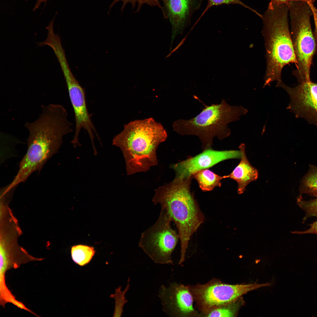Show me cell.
<instances>
[{"label":"cell","instance_id":"14","mask_svg":"<svg viewBox=\"0 0 317 317\" xmlns=\"http://www.w3.org/2000/svg\"><path fill=\"white\" fill-rule=\"evenodd\" d=\"M197 181L200 188L204 191H210L221 186L223 176L218 175L208 169L200 170L192 176Z\"/></svg>","mask_w":317,"mask_h":317},{"label":"cell","instance_id":"10","mask_svg":"<svg viewBox=\"0 0 317 317\" xmlns=\"http://www.w3.org/2000/svg\"><path fill=\"white\" fill-rule=\"evenodd\" d=\"M241 156L240 151H218L211 148L203 150L195 156L173 164L171 167L175 172V178H192L193 175L199 171L212 167L224 160L240 158Z\"/></svg>","mask_w":317,"mask_h":317},{"label":"cell","instance_id":"11","mask_svg":"<svg viewBox=\"0 0 317 317\" xmlns=\"http://www.w3.org/2000/svg\"><path fill=\"white\" fill-rule=\"evenodd\" d=\"M203 0H164L162 10L171 25V47L178 34H182L190 25L192 16L200 8Z\"/></svg>","mask_w":317,"mask_h":317},{"label":"cell","instance_id":"8","mask_svg":"<svg viewBox=\"0 0 317 317\" xmlns=\"http://www.w3.org/2000/svg\"><path fill=\"white\" fill-rule=\"evenodd\" d=\"M270 285L269 283L231 285L214 282L196 287L194 293L202 308L208 311L235 302L249 291Z\"/></svg>","mask_w":317,"mask_h":317},{"label":"cell","instance_id":"24","mask_svg":"<svg viewBox=\"0 0 317 317\" xmlns=\"http://www.w3.org/2000/svg\"><path fill=\"white\" fill-rule=\"evenodd\" d=\"M316 0H271L270 2L273 4H279L286 3L290 1H301L308 4H313Z\"/></svg>","mask_w":317,"mask_h":317},{"label":"cell","instance_id":"1","mask_svg":"<svg viewBox=\"0 0 317 317\" xmlns=\"http://www.w3.org/2000/svg\"><path fill=\"white\" fill-rule=\"evenodd\" d=\"M42 109L37 119L25 124L29 132L27 149L20 163L16 175L7 186L9 189L25 182L34 172L40 171L47 161L58 152L63 136L73 131L72 124L63 106L50 104L42 105Z\"/></svg>","mask_w":317,"mask_h":317},{"label":"cell","instance_id":"13","mask_svg":"<svg viewBox=\"0 0 317 317\" xmlns=\"http://www.w3.org/2000/svg\"><path fill=\"white\" fill-rule=\"evenodd\" d=\"M241 154V160L232 172L224 178H229L234 180L237 184V192L244 193L246 186L250 182L256 181L258 177V171L253 167L249 161L245 154V146L243 143L239 146Z\"/></svg>","mask_w":317,"mask_h":317},{"label":"cell","instance_id":"4","mask_svg":"<svg viewBox=\"0 0 317 317\" xmlns=\"http://www.w3.org/2000/svg\"><path fill=\"white\" fill-rule=\"evenodd\" d=\"M288 11L287 3L269 2L261 18L267 63L264 87L270 86L274 81H282L281 72L286 65L290 63L297 65L288 24Z\"/></svg>","mask_w":317,"mask_h":317},{"label":"cell","instance_id":"2","mask_svg":"<svg viewBox=\"0 0 317 317\" xmlns=\"http://www.w3.org/2000/svg\"><path fill=\"white\" fill-rule=\"evenodd\" d=\"M167 137L165 129L152 118L135 120L125 124L112 144L121 150L127 174L146 172L158 164L156 151Z\"/></svg>","mask_w":317,"mask_h":317},{"label":"cell","instance_id":"5","mask_svg":"<svg viewBox=\"0 0 317 317\" xmlns=\"http://www.w3.org/2000/svg\"><path fill=\"white\" fill-rule=\"evenodd\" d=\"M202 103L204 107L199 114L189 120H177L173 127L174 131L181 135L198 136L204 150L211 148L214 137L222 140L228 136L231 130L228 124L239 120L248 110L242 106L230 105L224 99L219 104Z\"/></svg>","mask_w":317,"mask_h":317},{"label":"cell","instance_id":"17","mask_svg":"<svg viewBox=\"0 0 317 317\" xmlns=\"http://www.w3.org/2000/svg\"><path fill=\"white\" fill-rule=\"evenodd\" d=\"M210 310L206 313L208 317H232L236 315L240 305L237 301Z\"/></svg>","mask_w":317,"mask_h":317},{"label":"cell","instance_id":"20","mask_svg":"<svg viewBox=\"0 0 317 317\" xmlns=\"http://www.w3.org/2000/svg\"><path fill=\"white\" fill-rule=\"evenodd\" d=\"M130 279L128 280L127 284L125 290L123 291L121 290V287L117 289L115 294L114 296L116 299V304L114 315L115 316H120L123 312V308L124 305L128 301L125 298L126 292L130 287Z\"/></svg>","mask_w":317,"mask_h":317},{"label":"cell","instance_id":"16","mask_svg":"<svg viewBox=\"0 0 317 317\" xmlns=\"http://www.w3.org/2000/svg\"><path fill=\"white\" fill-rule=\"evenodd\" d=\"M95 252L93 247L83 245L73 246L71 249L73 260L80 266H83L88 263Z\"/></svg>","mask_w":317,"mask_h":317},{"label":"cell","instance_id":"22","mask_svg":"<svg viewBox=\"0 0 317 317\" xmlns=\"http://www.w3.org/2000/svg\"><path fill=\"white\" fill-rule=\"evenodd\" d=\"M292 233L299 235L306 234H317V220L311 224L310 228L308 230L303 231H295L292 232Z\"/></svg>","mask_w":317,"mask_h":317},{"label":"cell","instance_id":"7","mask_svg":"<svg viewBox=\"0 0 317 317\" xmlns=\"http://www.w3.org/2000/svg\"><path fill=\"white\" fill-rule=\"evenodd\" d=\"M171 222L166 211L161 209L155 222L141 234L138 246L155 263L172 262L171 254L179 237L171 227Z\"/></svg>","mask_w":317,"mask_h":317},{"label":"cell","instance_id":"18","mask_svg":"<svg viewBox=\"0 0 317 317\" xmlns=\"http://www.w3.org/2000/svg\"><path fill=\"white\" fill-rule=\"evenodd\" d=\"M232 4L240 5L252 11L260 18L262 17V14L243 3L240 0H207V4L206 6L195 23V24L200 20L208 10L213 6H218L223 4L229 5Z\"/></svg>","mask_w":317,"mask_h":317},{"label":"cell","instance_id":"23","mask_svg":"<svg viewBox=\"0 0 317 317\" xmlns=\"http://www.w3.org/2000/svg\"><path fill=\"white\" fill-rule=\"evenodd\" d=\"M312 11L315 26V37L317 40V9L314 6L313 4H308Z\"/></svg>","mask_w":317,"mask_h":317},{"label":"cell","instance_id":"3","mask_svg":"<svg viewBox=\"0 0 317 317\" xmlns=\"http://www.w3.org/2000/svg\"><path fill=\"white\" fill-rule=\"evenodd\" d=\"M192 178H175L155 190L152 198L175 223L180 240V262L184 260L190 238L203 222L204 217L190 190Z\"/></svg>","mask_w":317,"mask_h":317},{"label":"cell","instance_id":"6","mask_svg":"<svg viewBox=\"0 0 317 317\" xmlns=\"http://www.w3.org/2000/svg\"><path fill=\"white\" fill-rule=\"evenodd\" d=\"M291 20L290 33L297 65L293 74L299 83L310 80V71L316 50V39L313 33L309 5L301 1L287 3Z\"/></svg>","mask_w":317,"mask_h":317},{"label":"cell","instance_id":"19","mask_svg":"<svg viewBox=\"0 0 317 317\" xmlns=\"http://www.w3.org/2000/svg\"><path fill=\"white\" fill-rule=\"evenodd\" d=\"M297 203L299 206L305 212L306 215L304 220L311 216L317 217V197L313 199L306 201L299 197L297 199Z\"/></svg>","mask_w":317,"mask_h":317},{"label":"cell","instance_id":"21","mask_svg":"<svg viewBox=\"0 0 317 317\" xmlns=\"http://www.w3.org/2000/svg\"><path fill=\"white\" fill-rule=\"evenodd\" d=\"M164 0H114L111 4V7H112L117 2L121 1L123 3V5L122 9H123L125 5L128 3L132 5L133 7H135L136 4L137 5L138 9L137 10L139 11L141 7L144 4H146L150 6H157L159 8L162 9V7L160 3L161 1H163Z\"/></svg>","mask_w":317,"mask_h":317},{"label":"cell","instance_id":"12","mask_svg":"<svg viewBox=\"0 0 317 317\" xmlns=\"http://www.w3.org/2000/svg\"><path fill=\"white\" fill-rule=\"evenodd\" d=\"M158 296L162 310L169 315H186L194 312L192 295L184 285L172 284L168 286H161Z\"/></svg>","mask_w":317,"mask_h":317},{"label":"cell","instance_id":"9","mask_svg":"<svg viewBox=\"0 0 317 317\" xmlns=\"http://www.w3.org/2000/svg\"><path fill=\"white\" fill-rule=\"evenodd\" d=\"M276 87L284 89L289 95L290 101L286 108L296 118H302L310 124L317 127V83L310 81L299 83L294 87L282 81Z\"/></svg>","mask_w":317,"mask_h":317},{"label":"cell","instance_id":"15","mask_svg":"<svg viewBox=\"0 0 317 317\" xmlns=\"http://www.w3.org/2000/svg\"><path fill=\"white\" fill-rule=\"evenodd\" d=\"M301 193L317 197V167L310 165L302 181Z\"/></svg>","mask_w":317,"mask_h":317}]
</instances>
